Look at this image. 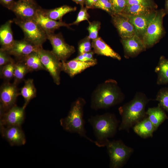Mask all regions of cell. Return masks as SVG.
Masks as SVG:
<instances>
[{
    "mask_svg": "<svg viewBox=\"0 0 168 168\" xmlns=\"http://www.w3.org/2000/svg\"><path fill=\"white\" fill-rule=\"evenodd\" d=\"M125 96L116 81L109 79L99 85L92 93L91 108L106 109L121 103Z\"/></svg>",
    "mask_w": 168,
    "mask_h": 168,
    "instance_id": "1",
    "label": "cell"
},
{
    "mask_svg": "<svg viewBox=\"0 0 168 168\" xmlns=\"http://www.w3.org/2000/svg\"><path fill=\"white\" fill-rule=\"evenodd\" d=\"M150 100L145 94L138 92L131 100L120 107L118 110L121 121L118 129L128 132L131 128L147 117L145 108Z\"/></svg>",
    "mask_w": 168,
    "mask_h": 168,
    "instance_id": "2",
    "label": "cell"
},
{
    "mask_svg": "<svg viewBox=\"0 0 168 168\" xmlns=\"http://www.w3.org/2000/svg\"><path fill=\"white\" fill-rule=\"evenodd\" d=\"M86 103L84 99L78 97L71 106L68 115L60 121L61 125L64 130L71 133L78 134L99 147H102L96 141H93L86 135V131L85 128V121L83 119V108Z\"/></svg>",
    "mask_w": 168,
    "mask_h": 168,
    "instance_id": "3",
    "label": "cell"
},
{
    "mask_svg": "<svg viewBox=\"0 0 168 168\" xmlns=\"http://www.w3.org/2000/svg\"><path fill=\"white\" fill-rule=\"evenodd\" d=\"M88 121L92 126L96 141L102 147L105 146L109 138L116 134L119 122L115 115L110 113L91 116Z\"/></svg>",
    "mask_w": 168,
    "mask_h": 168,
    "instance_id": "4",
    "label": "cell"
},
{
    "mask_svg": "<svg viewBox=\"0 0 168 168\" xmlns=\"http://www.w3.org/2000/svg\"><path fill=\"white\" fill-rule=\"evenodd\" d=\"M110 159V168H120L126 163L133 152L132 148L125 145L121 140H109L105 146Z\"/></svg>",
    "mask_w": 168,
    "mask_h": 168,
    "instance_id": "5",
    "label": "cell"
},
{
    "mask_svg": "<svg viewBox=\"0 0 168 168\" xmlns=\"http://www.w3.org/2000/svg\"><path fill=\"white\" fill-rule=\"evenodd\" d=\"M22 30L24 39L35 45L42 47L47 39L45 32L34 20H23L17 17L13 20Z\"/></svg>",
    "mask_w": 168,
    "mask_h": 168,
    "instance_id": "6",
    "label": "cell"
},
{
    "mask_svg": "<svg viewBox=\"0 0 168 168\" xmlns=\"http://www.w3.org/2000/svg\"><path fill=\"white\" fill-rule=\"evenodd\" d=\"M166 15L164 9L157 10L155 17L148 26L142 38L147 49L153 46L164 35L163 21Z\"/></svg>",
    "mask_w": 168,
    "mask_h": 168,
    "instance_id": "7",
    "label": "cell"
},
{
    "mask_svg": "<svg viewBox=\"0 0 168 168\" xmlns=\"http://www.w3.org/2000/svg\"><path fill=\"white\" fill-rule=\"evenodd\" d=\"M38 53L41 62L52 77L54 82L59 85L60 82V73L61 70L62 62L51 51L44 49L42 47Z\"/></svg>",
    "mask_w": 168,
    "mask_h": 168,
    "instance_id": "8",
    "label": "cell"
},
{
    "mask_svg": "<svg viewBox=\"0 0 168 168\" xmlns=\"http://www.w3.org/2000/svg\"><path fill=\"white\" fill-rule=\"evenodd\" d=\"M46 35L47 39L52 46V52L61 61H66L75 52L74 46L66 42L61 33H49Z\"/></svg>",
    "mask_w": 168,
    "mask_h": 168,
    "instance_id": "9",
    "label": "cell"
},
{
    "mask_svg": "<svg viewBox=\"0 0 168 168\" xmlns=\"http://www.w3.org/2000/svg\"><path fill=\"white\" fill-rule=\"evenodd\" d=\"M20 95L17 85L6 81L0 89V114L6 112L15 104Z\"/></svg>",
    "mask_w": 168,
    "mask_h": 168,
    "instance_id": "10",
    "label": "cell"
},
{
    "mask_svg": "<svg viewBox=\"0 0 168 168\" xmlns=\"http://www.w3.org/2000/svg\"><path fill=\"white\" fill-rule=\"evenodd\" d=\"M35 1L18 0L15 1L10 10L16 17L23 20H34L41 8Z\"/></svg>",
    "mask_w": 168,
    "mask_h": 168,
    "instance_id": "11",
    "label": "cell"
},
{
    "mask_svg": "<svg viewBox=\"0 0 168 168\" xmlns=\"http://www.w3.org/2000/svg\"><path fill=\"white\" fill-rule=\"evenodd\" d=\"M42 47L37 46L24 38L21 40H15L12 47L7 51L10 55L14 56L17 61H19L31 53L38 52Z\"/></svg>",
    "mask_w": 168,
    "mask_h": 168,
    "instance_id": "12",
    "label": "cell"
},
{
    "mask_svg": "<svg viewBox=\"0 0 168 168\" xmlns=\"http://www.w3.org/2000/svg\"><path fill=\"white\" fill-rule=\"evenodd\" d=\"M124 57L128 58L137 56L147 49L142 39L136 35L124 38H121Z\"/></svg>",
    "mask_w": 168,
    "mask_h": 168,
    "instance_id": "13",
    "label": "cell"
},
{
    "mask_svg": "<svg viewBox=\"0 0 168 168\" xmlns=\"http://www.w3.org/2000/svg\"><path fill=\"white\" fill-rule=\"evenodd\" d=\"M25 109L15 105L6 112L0 114V126H21L25 118Z\"/></svg>",
    "mask_w": 168,
    "mask_h": 168,
    "instance_id": "14",
    "label": "cell"
},
{
    "mask_svg": "<svg viewBox=\"0 0 168 168\" xmlns=\"http://www.w3.org/2000/svg\"><path fill=\"white\" fill-rule=\"evenodd\" d=\"M1 132L2 137L11 146H21L26 143L25 135L21 126H1Z\"/></svg>",
    "mask_w": 168,
    "mask_h": 168,
    "instance_id": "15",
    "label": "cell"
},
{
    "mask_svg": "<svg viewBox=\"0 0 168 168\" xmlns=\"http://www.w3.org/2000/svg\"><path fill=\"white\" fill-rule=\"evenodd\" d=\"M157 11L156 10L152 13L145 15L124 16L127 17L133 25L135 34L142 39L148 26L156 15Z\"/></svg>",
    "mask_w": 168,
    "mask_h": 168,
    "instance_id": "16",
    "label": "cell"
},
{
    "mask_svg": "<svg viewBox=\"0 0 168 168\" xmlns=\"http://www.w3.org/2000/svg\"><path fill=\"white\" fill-rule=\"evenodd\" d=\"M111 16L112 22L121 38L131 37L135 34L134 27L127 17L120 14Z\"/></svg>",
    "mask_w": 168,
    "mask_h": 168,
    "instance_id": "17",
    "label": "cell"
},
{
    "mask_svg": "<svg viewBox=\"0 0 168 168\" xmlns=\"http://www.w3.org/2000/svg\"><path fill=\"white\" fill-rule=\"evenodd\" d=\"M41 8L38 12L34 20L45 32L46 34L54 33V31L62 26L70 28V24H67L62 20L58 21L51 19L45 16L42 12Z\"/></svg>",
    "mask_w": 168,
    "mask_h": 168,
    "instance_id": "18",
    "label": "cell"
},
{
    "mask_svg": "<svg viewBox=\"0 0 168 168\" xmlns=\"http://www.w3.org/2000/svg\"><path fill=\"white\" fill-rule=\"evenodd\" d=\"M97 63V61L83 62L73 59L68 61L62 62L61 70L72 77Z\"/></svg>",
    "mask_w": 168,
    "mask_h": 168,
    "instance_id": "19",
    "label": "cell"
},
{
    "mask_svg": "<svg viewBox=\"0 0 168 168\" xmlns=\"http://www.w3.org/2000/svg\"><path fill=\"white\" fill-rule=\"evenodd\" d=\"M13 22V20H9L0 28V48L7 51L12 47L15 41L12 29Z\"/></svg>",
    "mask_w": 168,
    "mask_h": 168,
    "instance_id": "20",
    "label": "cell"
},
{
    "mask_svg": "<svg viewBox=\"0 0 168 168\" xmlns=\"http://www.w3.org/2000/svg\"><path fill=\"white\" fill-rule=\"evenodd\" d=\"M92 47L95 54L98 55L110 57L120 60L121 58L120 55L114 51L100 37L92 40Z\"/></svg>",
    "mask_w": 168,
    "mask_h": 168,
    "instance_id": "21",
    "label": "cell"
},
{
    "mask_svg": "<svg viewBox=\"0 0 168 168\" xmlns=\"http://www.w3.org/2000/svg\"><path fill=\"white\" fill-rule=\"evenodd\" d=\"M133 129L135 133L143 138L152 137L153 133L155 131L148 116L135 125Z\"/></svg>",
    "mask_w": 168,
    "mask_h": 168,
    "instance_id": "22",
    "label": "cell"
},
{
    "mask_svg": "<svg viewBox=\"0 0 168 168\" xmlns=\"http://www.w3.org/2000/svg\"><path fill=\"white\" fill-rule=\"evenodd\" d=\"M146 114L153 124L155 131L166 119H167L165 112L159 104L156 107L148 108L146 111Z\"/></svg>",
    "mask_w": 168,
    "mask_h": 168,
    "instance_id": "23",
    "label": "cell"
},
{
    "mask_svg": "<svg viewBox=\"0 0 168 168\" xmlns=\"http://www.w3.org/2000/svg\"><path fill=\"white\" fill-rule=\"evenodd\" d=\"M155 71L157 74V84H168V58L163 56H161Z\"/></svg>",
    "mask_w": 168,
    "mask_h": 168,
    "instance_id": "24",
    "label": "cell"
},
{
    "mask_svg": "<svg viewBox=\"0 0 168 168\" xmlns=\"http://www.w3.org/2000/svg\"><path fill=\"white\" fill-rule=\"evenodd\" d=\"M77 9L76 7H72L65 5L51 9H42V12L46 16L53 20L61 21L63 17L68 13L74 12Z\"/></svg>",
    "mask_w": 168,
    "mask_h": 168,
    "instance_id": "25",
    "label": "cell"
},
{
    "mask_svg": "<svg viewBox=\"0 0 168 168\" xmlns=\"http://www.w3.org/2000/svg\"><path fill=\"white\" fill-rule=\"evenodd\" d=\"M156 9L142 4H134L126 7L120 14L124 16H136L149 14Z\"/></svg>",
    "mask_w": 168,
    "mask_h": 168,
    "instance_id": "26",
    "label": "cell"
},
{
    "mask_svg": "<svg viewBox=\"0 0 168 168\" xmlns=\"http://www.w3.org/2000/svg\"><path fill=\"white\" fill-rule=\"evenodd\" d=\"M32 79H28L25 81L23 87L21 89L20 95L24 99L23 107L25 108L30 100L36 97V90Z\"/></svg>",
    "mask_w": 168,
    "mask_h": 168,
    "instance_id": "27",
    "label": "cell"
},
{
    "mask_svg": "<svg viewBox=\"0 0 168 168\" xmlns=\"http://www.w3.org/2000/svg\"><path fill=\"white\" fill-rule=\"evenodd\" d=\"M21 61L24 63L29 72L40 70H46L38 52L31 53Z\"/></svg>",
    "mask_w": 168,
    "mask_h": 168,
    "instance_id": "28",
    "label": "cell"
},
{
    "mask_svg": "<svg viewBox=\"0 0 168 168\" xmlns=\"http://www.w3.org/2000/svg\"><path fill=\"white\" fill-rule=\"evenodd\" d=\"M29 72L28 69L22 61L16 62L14 70L13 83L17 85L24 80L25 76Z\"/></svg>",
    "mask_w": 168,
    "mask_h": 168,
    "instance_id": "29",
    "label": "cell"
},
{
    "mask_svg": "<svg viewBox=\"0 0 168 168\" xmlns=\"http://www.w3.org/2000/svg\"><path fill=\"white\" fill-rule=\"evenodd\" d=\"M155 100L165 112L168 119V87L161 89L158 91Z\"/></svg>",
    "mask_w": 168,
    "mask_h": 168,
    "instance_id": "30",
    "label": "cell"
},
{
    "mask_svg": "<svg viewBox=\"0 0 168 168\" xmlns=\"http://www.w3.org/2000/svg\"><path fill=\"white\" fill-rule=\"evenodd\" d=\"M16 62L11 63L0 68L1 78L8 82L13 78Z\"/></svg>",
    "mask_w": 168,
    "mask_h": 168,
    "instance_id": "31",
    "label": "cell"
},
{
    "mask_svg": "<svg viewBox=\"0 0 168 168\" xmlns=\"http://www.w3.org/2000/svg\"><path fill=\"white\" fill-rule=\"evenodd\" d=\"M100 25V22L99 21H94L89 22L87 30L89 34L88 37L91 40L95 39L99 37L98 34Z\"/></svg>",
    "mask_w": 168,
    "mask_h": 168,
    "instance_id": "32",
    "label": "cell"
},
{
    "mask_svg": "<svg viewBox=\"0 0 168 168\" xmlns=\"http://www.w3.org/2000/svg\"><path fill=\"white\" fill-rule=\"evenodd\" d=\"M94 8L102 9L111 16L115 14L110 0H98L95 5Z\"/></svg>",
    "mask_w": 168,
    "mask_h": 168,
    "instance_id": "33",
    "label": "cell"
},
{
    "mask_svg": "<svg viewBox=\"0 0 168 168\" xmlns=\"http://www.w3.org/2000/svg\"><path fill=\"white\" fill-rule=\"evenodd\" d=\"M91 40L88 36L82 40L79 43L78 50L79 54L91 51Z\"/></svg>",
    "mask_w": 168,
    "mask_h": 168,
    "instance_id": "34",
    "label": "cell"
},
{
    "mask_svg": "<svg viewBox=\"0 0 168 168\" xmlns=\"http://www.w3.org/2000/svg\"><path fill=\"white\" fill-rule=\"evenodd\" d=\"M115 14L120 13L127 6L128 0H110Z\"/></svg>",
    "mask_w": 168,
    "mask_h": 168,
    "instance_id": "35",
    "label": "cell"
},
{
    "mask_svg": "<svg viewBox=\"0 0 168 168\" xmlns=\"http://www.w3.org/2000/svg\"><path fill=\"white\" fill-rule=\"evenodd\" d=\"M88 8L83 6H82L81 9L78 13L76 20L73 23L70 24L72 25H77L83 21L86 20L89 23V19L90 15L87 12Z\"/></svg>",
    "mask_w": 168,
    "mask_h": 168,
    "instance_id": "36",
    "label": "cell"
},
{
    "mask_svg": "<svg viewBox=\"0 0 168 168\" xmlns=\"http://www.w3.org/2000/svg\"><path fill=\"white\" fill-rule=\"evenodd\" d=\"M8 52L0 49V68L9 63L15 61Z\"/></svg>",
    "mask_w": 168,
    "mask_h": 168,
    "instance_id": "37",
    "label": "cell"
},
{
    "mask_svg": "<svg viewBox=\"0 0 168 168\" xmlns=\"http://www.w3.org/2000/svg\"><path fill=\"white\" fill-rule=\"evenodd\" d=\"M134 4H142L156 9L157 7L152 0H128L127 6Z\"/></svg>",
    "mask_w": 168,
    "mask_h": 168,
    "instance_id": "38",
    "label": "cell"
},
{
    "mask_svg": "<svg viewBox=\"0 0 168 168\" xmlns=\"http://www.w3.org/2000/svg\"><path fill=\"white\" fill-rule=\"evenodd\" d=\"M94 54L93 51L91 50L88 52L80 54L73 59L83 62L96 61H97V60L93 57Z\"/></svg>",
    "mask_w": 168,
    "mask_h": 168,
    "instance_id": "39",
    "label": "cell"
},
{
    "mask_svg": "<svg viewBox=\"0 0 168 168\" xmlns=\"http://www.w3.org/2000/svg\"><path fill=\"white\" fill-rule=\"evenodd\" d=\"M15 2L14 0H0V3L9 10H10Z\"/></svg>",
    "mask_w": 168,
    "mask_h": 168,
    "instance_id": "40",
    "label": "cell"
},
{
    "mask_svg": "<svg viewBox=\"0 0 168 168\" xmlns=\"http://www.w3.org/2000/svg\"><path fill=\"white\" fill-rule=\"evenodd\" d=\"M98 0H85L86 7L88 9L94 8Z\"/></svg>",
    "mask_w": 168,
    "mask_h": 168,
    "instance_id": "41",
    "label": "cell"
},
{
    "mask_svg": "<svg viewBox=\"0 0 168 168\" xmlns=\"http://www.w3.org/2000/svg\"><path fill=\"white\" fill-rule=\"evenodd\" d=\"M77 4H80L82 6H83L85 2V0H72Z\"/></svg>",
    "mask_w": 168,
    "mask_h": 168,
    "instance_id": "42",
    "label": "cell"
},
{
    "mask_svg": "<svg viewBox=\"0 0 168 168\" xmlns=\"http://www.w3.org/2000/svg\"><path fill=\"white\" fill-rule=\"evenodd\" d=\"M164 10L166 14H168V0H166Z\"/></svg>",
    "mask_w": 168,
    "mask_h": 168,
    "instance_id": "43",
    "label": "cell"
},
{
    "mask_svg": "<svg viewBox=\"0 0 168 168\" xmlns=\"http://www.w3.org/2000/svg\"><path fill=\"white\" fill-rule=\"evenodd\" d=\"M23 1H34V0H21Z\"/></svg>",
    "mask_w": 168,
    "mask_h": 168,
    "instance_id": "44",
    "label": "cell"
}]
</instances>
